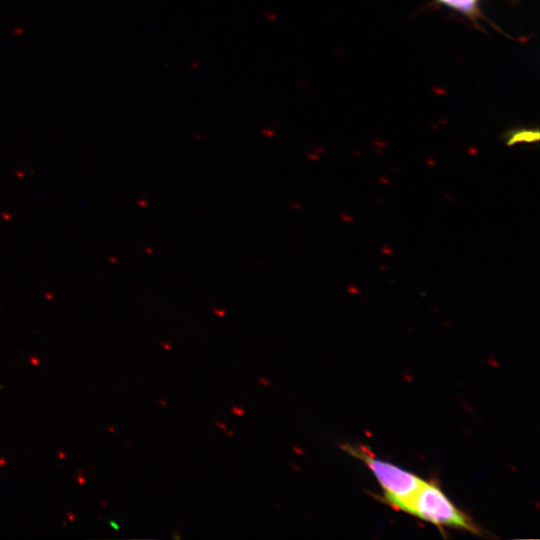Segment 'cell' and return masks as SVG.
<instances>
[{
  "instance_id": "6da1fadb",
  "label": "cell",
  "mask_w": 540,
  "mask_h": 540,
  "mask_svg": "<svg viewBox=\"0 0 540 540\" xmlns=\"http://www.w3.org/2000/svg\"><path fill=\"white\" fill-rule=\"evenodd\" d=\"M341 447L366 463L383 489L384 500L394 509L404 512L424 480L394 464L376 458L363 446Z\"/></svg>"
},
{
  "instance_id": "7a4b0ae2",
  "label": "cell",
  "mask_w": 540,
  "mask_h": 540,
  "mask_svg": "<svg viewBox=\"0 0 540 540\" xmlns=\"http://www.w3.org/2000/svg\"><path fill=\"white\" fill-rule=\"evenodd\" d=\"M404 512L435 525L479 532L471 519L459 510L437 485L430 482L424 481Z\"/></svg>"
},
{
  "instance_id": "3957f363",
  "label": "cell",
  "mask_w": 540,
  "mask_h": 540,
  "mask_svg": "<svg viewBox=\"0 0 540 540\" xmlns=\"http://www.w3.org/2000/svg\"><path fill=\"white\" fill-rule=\"evenodd\" d=\"M467 15L475 14L477 0H438Z\"/></svg>"
},
{
  "instance_id": "277c9868",
  "label": "cell",
  "mask_w": 540,
  "mask_h": 540,
  "mask_svg": "<svg viewBox=\"0 0 540 540\" xmlns=\"http://www.w3.org/2000/svg\"><path fill=\"white\" fill-rule=\"evenodd\" d=\"M539 139L538 131H532V130H521L516 131L510 135V137L507 139V144L513 145L518 143H529L533 141H537Z\"/></svg>"
},
{
  "instance_id": "5b68a950",
  "label": "cell",
  "mask_w": 540,
  "mask_h": 540,
  "mask_svg": "<svg viewBox=\"0 0 540 540\" xmlns=\"http://www.w3.org/2000/svg\"><path fill=\"white\" fill-rule=\"evenodd\" d=\"M231 412L238 417H242L245 414V409L234 404L231 406Z\"/></svg>"
},
{
  "instance_id": "8992f818",
  "label": "cell",
  "mask_w": 540,
  "mask_h": 540,
  "mask_svg": "<svg viewBox=\"0 0 540 540\" xmlns=\"http://www.w3.org/2000/svg\"><path fill=\"white\" fill-rule=\"evenodd\" d=\"M258 382H259L261 385L265 386V387H268V386L271 385L270 379L265 378V377H263V376L258 377Z\"/></svg>"
},
{
  "instance_id": "52a82bcc",
  "label": "cell",
  "mask_w": 540,
  "mask_h": 540,
  "mask_svg": "<svg viewBox=\"0 0 540 540\" xmlns=\"http://www.w3.org/2000/svg\"><path fill=\"white\" fill-rule=\"evenodd\" d=\"M215 425L217 428L221 429L222 431L225 430L227 428V425L226 423L222 422V421H215Z\"/></svg>"
},
{
  "instance_id": "ba28073f",
  "label": "cell",
  "mask_w": 540,
  "mask_h": 540,
  "mask_svg": "<svg viewBox=\"0 0 540 540\" xmlns=\"http://www.w3.org/2000/svg\"><path fill=\"white\" fill-rule=\"evenodd\" d=\"M291 448H292L293 452L296 455H302L303 454V450L300 447H298L296 445H293V446H291Z\"/></svg>"
},
{
  "instance_id": "9c48e42d",
  "label": "cell",
  "mask_w": 540,
  "mask_h": 540,
  "mask_svg": "<svg viewBox=\"0 0 540 540\" xmlns=\"http://www.w3.org/2000/svg\"><path fill=\"white\" fill-rule=\"evenodd\" d=\"M223 433L228 437H233L234 436V432L232 430L228 429V428L223 430Z\"/></svg>"
},
{
  "instance_id": "30bf717a",
  "label": "cell",
  "mask_w": 540,
  "mask_h": 540,
  "mask_svg": "<svg viewBox=\"0 0 540 540\" xmlns=\"http://www.w3.org/2000/svg\"><path fill=\"white\" fill-rule=\"evenodd\" d=\"M161 346L164 350H171V345L169 343H162Z\"/></svg>"
},
{
  "instance_id": "8fae6325",
  "label": "cell",
  "mask_w": 540,
  "mask_h": 540,
  "mask_svg": "<svg viewBox=\"0 0 540 540\" xmlns=\"http://www.w3.org/2000/svg\"><path fill=\"white\" fill-rule=\"evenodd\" d=\"M174 539H181V534H179V532H177V534H173L172 536Z\"/></svg>"
},
{
  "instance_id": "7c38bea8",
  "label": "cell",
  "mask_w": 540,
  "mask_h": 540,
  "mask_svg": "<svg viewBox=\"0 0 540 540\" xmlns=\"http://www.w3.org/2000/svg\"><path fill=\"white\" fill-rule=\"evenodd\" d=\"M160 403L161 406H166V400H159L158 401Z\"/></svg>"
},
{
  "instance_id": "4fadbf2b",
  "label": "cell",
  "mask_w": 540,
  "mask_h": 540,
  "mask_svg": "<svg viewBox=\"0 0 540 540\" xmlns=\"http://www.w3.org/2000/svg\"><path fill=\"white\" fill-rule=\"evenodd\" d=\"M292 467H293V469H294L295 471H299V470H300L299 467L296 466V465H294V464H292Z\"/></svg>"
}]
</instances>
